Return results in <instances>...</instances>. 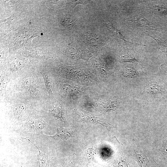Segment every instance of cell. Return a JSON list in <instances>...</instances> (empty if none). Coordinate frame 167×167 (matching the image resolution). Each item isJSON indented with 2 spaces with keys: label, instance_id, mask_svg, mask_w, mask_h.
Segmentation results:
<instances>
[{
  "label": "cell",
  "instance_id": "cell-13",
  "mask_svg": "<svg viewBox=\"0 0 167 167\" xmlns=\"http://www.w3.org/2000/svg\"><path fill=\"white\" fill-rule=\"evenodd\" d=\"M148 35L154 39L157 42L161 50L164 54L167 57V46L156 37L151 35Z\"/></svg>",
  "mask_w": 167,
  "mask_h": 167
},
{
  "label": "cell",
  "instance_id": "cell-16",
  "mask_svg": "<svg viewBox=\"0 0 167 167\" xmlns=\"http://www.w3.org/2000/svg\"><path fill=\"white\" fill-rule=\"evenodd\" d=\"M107 105V109H114L116 107V101H110L108 103Z\"/></svg>",
  "mask_w": 167,
  "mask_h": 167
},
{
  "label": "cell",
  "instance_id": "cell-14",
  "mask_svg": "<svg viewBox=\"0 0 167 167\" xmlns=\"http://www.w3.org/2000/svg\"><path fill=\"white\" fill-rule=\"evenodd\" d=\"M45 79L49 92V93H51L53 90V86L51 80L49 76L47 75L45 76Z\"/></svg>",
  "mask_w": 167,
  "mask_h": 167
},
{
  "label": "cell",
  "instance_id": "cell-11",
  "mask_svg": "<svg viewBox=\"0 0 167 167\" xmlns=\"http://www.w3.org/2000/svg\"><path fill=\"white\" fill-rule=\"evenodd\" d=\"M158 150L163 159L167 161V137L164 139L161 147Z\"/></svg>",
  "mask_w": 167,
  "mask_h": 167
},
{
  "label": "cell",
  "instance_id": "cell-4",
  "mask_svg": "<svg viewBox=\"0 0 167 167\" xmlns=\"http://www.w3.org/2000/svg\"><path fill=\"white\" fill-rule=\"evenodd\" d=\"M69 49L70 56L76 59L86 58V53L84 49L76 46L75 48L71 47Z\"/></svg>",
  "mask_w": 167,
  "mask_h": 167
},
{
  "label": "cell",
  "instance_id": "cell-6",
  "mask_svg": "<svg viewBox=\"0 0 167 167\" xmlns=\"http://www.w3.org/2000/svg\"><path fill=\"white\" fill-rule=\"evenodd\" d=\"M63 89L66 92L71 94L78 93L80 90L79 87L69 84H64Z\"/></svg>",
  "mask_w": 167,
  "mask_h": 167
},
{
  "label": "cell",
  "instance_id": "cell-17",
  "mask_svg": "<svg viewBox=\"0 0 167 167\" xmlns=\"http://www.w3.org/2000/svg\"></svg>",
  "mask_w": 167,
  "mask_h": 167
},
{
  "label": "cell",
  "instance_id": "cell-9",
  "mask_svg": "<svg viewBox=\"0 0 167 167\" xmlns=\"http://www.w3.org/2000/svg\"><path fill=\"white\" fill-rule=\"evenodd\" d=\"M36 81L33 78L30 77L26 79L24 83V86L28 90H31L35 88L36 86Z\"/></svg>",
  "mask_w": 167,
  "mask_h": 167
},
{
  "label": "cell",
  "instance_id": "cell-10",
  "mask_svg": "<svg viewBox=\"0 0 167 167\" xmlns=\"http://www.w3.org/2000/svg\"><path fill=\"white\" fill-rule=\"evenodd\" d=\"M120 59L121 61L122 62H137L141 64H142L141 61L140 59L135 58L133 55L129 54L122 55L121 56Z\"/></svg>",
  "mask_w": 167,
  "mask_h": 167
},
{
  "label": "cell",
  "instance_id": "cell-1",
  "mask_svg": "<svg viewBox=\"0 0 167 167\" xmlns=\"http://www.w3.org/2000/svg\"><path fill=\"white\" fill-rule=\"evenodd\" d=\"M126 20L134 27L154 30L153 24L143 17L139 15L132 16L128 18Z\"/></svg>",
  "mask_w": 167,
  "mask_h": 167
},
{
  "label": "cell",
  "instance_id": "cell-5",
  "mask_svg": "<svg viewBox=\"0 0 167 167\" xmlns=\"http://www.w3.org/2000/svg\"><path fill=\"white\" fill-rule=\"evenodd\" d=\"M146 91L152 94L156 95L162 93L164 91V90L161 86L153 84L146 86Z\"/></svg>",
  "mask_w": 167,
  "mask_h": 167
},
{
  "label": "cell",
  "instance_id": "cell-12",
  "mask_svg": "<svg viewBox=\"0 0 167 167\" xmlns=\"http://www.w3.org/2000/svg\"><path fill=\"white\" fill-rule=\"evenodd\" d=\"M122 74L124 76L130 78L134 77L138 75L135 71L128 68H125L123 69L122 70Z\"/></svg>",
  "mask_w": 167,
  "mask_h": 167
},
{
  "label": "cell",
  "instance_id": "cell-3",
  "mask_svg": "<svg viewBox=\"0 0 167 167\" xmlns=\"http://www.w3.org/2000/svg\"><path fill=\"white\" fill-rule=\"evenodd\" d=\"M32 143L37 149L39 153L37 156V159L39 164V167H49V155L47 152L46 154L42 153L38 147L29 139H27Z\"/></svg>",
  "mask_w": 167,
  "mask_h": 167
},
{
  "label": "cell",
  "instance_id": "cell-7",
  "mask_svg": "<svg viewBox=\"0 0 167 167\" xmlns=\"http://www.w3.org/2000/svg\"><path fill=\"white\" fill-rule=\"evenodd\" d=\"M103 21L105 22L106 27L108 29L115 35V36L126 42L131 43L124 39L123 36L121 34V32L119 30L115 28L112 24H110L107 23L104 20Z\"/></svg>",
  "mask_w": 167,
  "mask_h": 167
},
{
  "label": "cell",
  "instance_id": "cell-2",
  "mask_svg": "<svg viewBox=\"0 0 167 167\" xmlns=\"http://www.w3.org/2000/svg\"><path fill=\"white\" fill-rule=\"evenodd\" d=\"M72 132L69 128H65L60 127L57 128V132L53 137L56 139L66 140L71 137Z\"/></svg>",
  "mask_w": 167,
  "mask_h": 167
},
{
  "label": "cell",
  "instance_id": "cell-15",
  "mask_svg": "<svg viewBox=\"0 0 167 167\" xmlns=\"http://www.w3.org/2000/svg\"><path fill=\"white\" fill-rule=\"evenodd\" d=\"M27 107L25 105L19 104L15 107L14 111L16 114H19L24 113Z\"/></svg>",
  "mask_w": 167,
  "mask_h": 167
},
{
  "label": "cell",
  "instance_id": "cell-8",
  "mask_svg": "<svg viewBox=\"0 0 167 167\" xmlns=\"http://www.w3.org/2000/svg\"><path fill=\"white\" fill-rule=\"evenodd\" d=\"M135 157L139 167H149L148 161L141 154L137 153L135 155Z\"/></svg>",
  "mask_w": 167,
  "mask_h": 167
}]
</instances>
